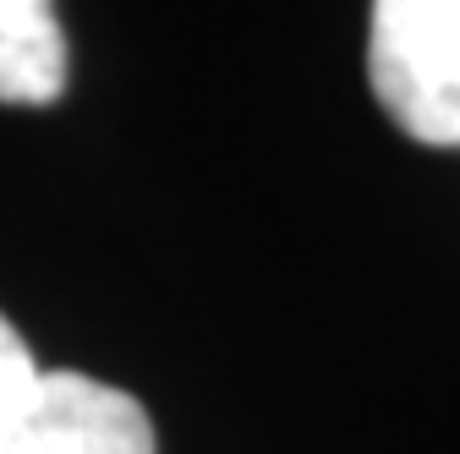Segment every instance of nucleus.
<instances>
[{
    "instance_id": "f03ea898",
    "label": "nucleus",
    "mask_w": 460,
    "mask_h": 454,
    "mask_svg": "<svg viewBox=\"0 0 460 454\" xmlns=\"http://www.w3.org/2000/svg\"><path fill=\"white\" fill-rule=\"evenodd\" d=\"M0 454H154V422L115 383L88 372H44L0 422Z\"/></svg>"
},
{
    "instance_id": "f257e3e1",
    "label": "nucleus",
    "mask_w": 460,
    "mask_h": 454,
    "mask_svg": "<svg viewBox=\"0 0 460 454\" xmlns=\"http://www.w3.org/2000/svg\"><path fill=\"white\" fill-rule=\"evenodd\" d=\"M367 77L406 137L460 148V0H373Z\"/></svg>"
},
{
    "instance_id": "7ed1b4c3",
    "label": "nucleus",
    "mask_w": 460,
    "mask_h": 454,
    "mask_svg": "<svg viewBox=\"0 0 460 454\" xmlns=\"http://www.w3.org/2000/svg\"><path fill=\"white\" fill-rule=\"evenodd\" d=\"M66 93V33L55 0H0V104H55Z\"/></svg>"
},
{
    "instance_id": "20e7f679",
    "label": "nucleus",
    "mask_w": 460,
    "mask_h": 454,
    "mask_svg": "<svg viewBox=\"0 0 460 454\" xmlns=\"http://www.w3.org/2000/svg\"><path fill=\"white\" fill-rule=\"evenodd\" d=\"M44 378V367L33 362V351H28V339L0 318V422H6L28 394H33V383Z\"/></svg>"
}]
</instances>
